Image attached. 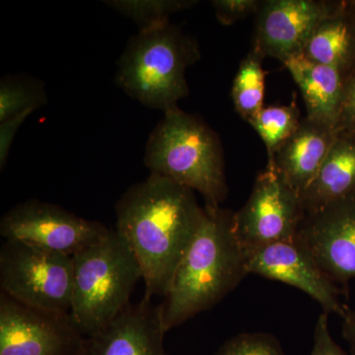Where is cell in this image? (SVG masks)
I'll use <instances>...</instances> for the list:
<instances>
[{
	"label": "cell",
	"instance_id": "1",
	"mask_svg": "<svg viewBox=\"0 0 355 355\" xmlns=\"http://www.w3.org/2000/svg\"><path fill=\"white\" fill-rule=\"evenodd\" d=\"M116 226L139 261L144 297H165L205 218L195 191L160 175L132 184L114 207Z\"/></svg>",
	"mask_w": 355,
	"mask_h": 355
},
{
	"label": "cell",
	"instance_id": "2",
	"mask_svg": "<svg viewBox=\"0 0 355 355\" xmlns=\"http://www.w3.org/2000/svg\"><path fill=\"white\" fill-rule=\"evenodd\" d=\"M205 209L202 226L161 304L166 331L214 307L248 275L246 252L233 230V212L220 207Z\"/></svg>",
	"mask_w": 355,
	"mask_h": 355
},
{
	"label": "cell",
	"instance_id": "3",
	"mask_svg": "<svg viewBox=\"0 0 355 355\" xmlns=\"http://www.w3.org/2000/svg\"><path fill=\"white\" fill-rule=\"evenodd\" d=\"M144 162L150 174L200 193L205 207L216 209L227 197L220 140L202 119L179 107L166 112L154 128Z\"/></svg>",
	"mask_w": 355,
	"mask_h": 355
},
{
	"label": "cell",
	"instance_id": "4",
	"mask_svg": "<svg viewBox=\"0 0 355 355\" xmlns=\"http://www.w3.org/2000/svg\"><path fill=\"white\" fill-rule=\"evenodd\" d=\"M200 58L197 42L176 25L139 31L121 53L116 83L147 108L166 113L189 95L187 69Z\"/></svg>",
	"mask_w": 355,
	"mask_h": 355
},
{
	"label": "cell",
	"instance_id": "5",
	"mask_svg": "<svg viewBox=\"0 0 355 355\" xmlns=\"http://www.w3.org/2000/svg\"><path fill=\"white\" fill-rule=\"evenodd\" d=\"M73 289L70 316L87 338L104 328L130 304L141 277L139 261L123 236L106 238L72 256Z\"/></svg>",
	"mask_w": 355,
	"mask_h": 355
},
{
	"label": "cell",
	"instance_id": "6",
	"mask_svg": "<svg viewBox=\"0 0 355 355\" xmlns=\"http://www.w3.org/2000/svg\"><path fill=\"white\" fill-rule=\"evenodd\" d=\"M72 289V256L16 240L2 243V293L34 309L67 314L71 310Z\"/></svg>",
	"mask_w": 355,
	"mask_h": 355
},
{
	"label": "cell",
	"instance_id": "7",
	"mask_svg": "<svg viewBox=\"0 0 355 355\" xmlns=\"http://www.w3.org/2000/svg\"><path fill=\"white\" fill-rule=\"evenodd\" d=\"M305 217L300 195L272 165L256 178L246 203L233 212L236 237L251 251L273 243L293 241Z\"/></svg>",
	"mask_w": 355,
	"mask_h": 355
},
{
	"label": "cell",
	"instance_id": "8",
	"mask_svg": "<svg viewBox=\"0 0 355 355\" xmlns=\"http://www.w3.org/2000/svg\"><path fill=\"white\" fill-rule=\"evenodd\" d=\"M110 230L101 222L87 220L39 200L18 203L0 220L4 240L30 243L69 256L102 241Z\"/></svg>",
	"mask_w": 355,
	"mask_h": 355
},
{
	"label": "cell",
	"instance_id": "9",
	"mask_svg": "<svg viewBox=\"0 0 355 355\" xmlns=\"http://www.w3.org/2000/svg\"><path fill=\"white\" fill-rule=\"evenodd\" d=\"M85 342L70 313L34 309L0 292V355H83Z\"/></svg>",
	"mask_w": 355,
	"mask_h": 355
},
{
	"label": "cell",
	"instance_id": "10",
	"mask_svg": "<svg viewBox=\"0 0 355 355\" xmlns=\"http://www.w3.org/2000/svg\"><path fill=\"white\" fill-rule=\"evenodd\" d=\"M296 240L334 282L355 279V193L305 214Z\"/></svg>",
	"mask_w": 355,
	"mask_h": 355
},
{
	"label": "cell",
	"instance_id": "11",
	"mask_svg": "<svg viewBox=\"0 0 355 355\" xmlns=\"http://www.w3.org/2000/svg\"><path fill=\"white\" fill-rule=\"evenodd\" d=\"M342 4L321 0H266L257 12L253 46L282 64L302 55L318 25Z\"/></svg>",
	"mask_w": 355,
	"mask_h": 355
},
{
	"label": "cell",
	"instance_id": "12",
	"mask_svg": "<svg viewBox=\"0 0 355 355\" xmlns=\"http://www.w3.org/2000/svg\"><path fill=\"white\" fill-rule=\"evenodd\" d=\"M248 275H258L296 287L317 301L327 314L345 316L349 308L340 302L342 291L297 241L273 243L246 252Z\"/></svg>",
	"mask_w": 355,
	"mask_h": 355
},
{
	"label": "cell",
	"instance_id": "13",
	"mask_svg": "<svg viewBox=\"0 0 355 355\" xmlns=\"http://www.w3.org/2000/svg\"><path fill=\"white\" fill-rule=\"evenodd\" d=\"M162 306L144 298L130 303L94 335L86 338L83 355H168Z\"/></svg>",
	"mask_w": 355,
	"mask_h": 355
},
{
	"label": "cell",
	"instance_id": "14",
	"mask_svg": "<svg viewBox=\"0 0 355 355\" xmlns=\"http://www.w3.org/2000/svg\"><path fill=\"white\" fill-rule=\"evenodd\" d=\"M338 132L305 116L296 132L268 159V164L301 196L316 177Z\"/></svg>",
	"mask_w": 355,
	"mask_h": 355
},
{
	"label": "cell",
	"instance_id": "15",
	"mask_svg": "<svg viewBox=\"0 0 355 355\" xmlns=\"http://www.w3.org/2000/svg\"><path fill=\"white\" fill-rule=\"evenodd\" d=\"M284 64L300 89L307 110L306 118L338 130L345 74L334 67L311 62L302 55L289 58Z\"/></svg>",
	"mask_w": 355,
	"mask_h": 355
},
{
	"label": "cell",
	"instance_id": "16",
	"mask_svg": "<svg viewBox=\"0 0 355 355\" xmlns=\"http://www.w3.org/2000/svg\"><path fill=\"white\" fill-rule=\"evenodd\" d=\"M355 193V135L338 130L330 153L300 196L305 214Z\"/></svg>",
	"mask_w": 355,
	"mask_h": 355
},
{
	"label": "cell",
	"instance_id": "17",
	"mask_svg": "<svg viewBox=\"0 0 355 355\" xmlns=\"http://www.w3.org/2000/svg\"><path fill=\"white\" fill-rule=\"evenodd\" d=\"M303 57L342 71L350 69L355 60V19L340 6L324 18L310 37Z\"/></svg>",
	"mask_w": 355,
	"mask_h": 355
},
{
	"label": "cell",
	"instance_id": "18",
	"mask_svg": "<svg viewBox=\"0 0 355 355\" xmlns=\"http://www.w3.org/2000/svg\"><path fill=\"white\" fill-rule=\"evenodd\" d=\"M263 58L265 57L261 53L251 49L240 64L233 81L231 92L233 104L236 112L247 123L253 120L265 108L266 73L261 65Z\"/></svg>",
	"mask_w": 355,
	"mask_h": 355
},
{
	"label": "cell",
	"instance_id": "19",
	"mask_svg": "<svg viewBox=\"0 0 355 355\" xmlns=\"http://www.w3.org/2000/svg\"><path fill=\"white\" fill-rule=\"evenodd\" d=\"M48 103L43 81L28 76H6L0 81V121Z\"/></svg>",
	"mask_w": 355,
	"mask_h": 355
},
{
	"label": "cell",
	"instance_id": "20",
	"mask_svg": "<svg viewBox=\"0 0 355 355\" xmlns=\"http://www.w3.org/2000/svg\"><path fill=\"white\" fill-rule=\"evenodd\" d=\"M107 6L137 23L139 31L169 24L173 14L196 6L193 0H110Z\"/></svg>",
	"mask_w": 355,
	"mask_h": 355
},
{
	"label": "cell",
	"instance_id": "21",
	"mask_svg": "<svg viewBox=\"0 0 355 355\" xmlns=\"http://www.w3.org/2000/svg\"><path fill=\"white\" fill-rule=\"evenodd\" d=\"M301 121L302 118L299 109L292 105L263 108L249 123L263 139L268 159H270L277 149L296 132Z\"/></svg>",
	"mask_w": 355,
	"mask_h": 355
},
{
	"label": "cell",
	"instance_id": "22",
	"mask_svg": "<svg viewBox=\"0 0 355 355\" xmlns=\"http://www.w3.org/2000/svg\"><path fill=\"white\" fill-rule=\"evenodd\" d=\"M216 355H286L279 340L268 333H244L233 336Z\"/></svg>",
	"mask_w": 355,
	"mask_h": 355
},
{
	"label": "cell",
	"instance_id": "23",
	"mask_svg": "<svg viewBox=\"0 0 355 355\" xmlns=\"http://www.w3.org/2000/svg\"><path fill=\"white\" fill-rule=\"evenodd\" d=\"M261 1L259 0H214V7L217 20L222 25L234 24L251 14L258 12Z\"/></svg>",
	"mask_w": 355,
	"mask_h": 355
},
{
	"label": "cell",
	"instance_id": "24",
	"mask_svg": "<svg viewBox=\"0 0 355 355\" xmlns=\"http://www.w3.org/2000/svg\"><path fill=\"white\" fill-rule=\"evenodd\" d=\"M310 355H350L334 340L329 328V314L321 313L315 326L313 347Z\"/></svg>",
	"mask_w": 355,
	"mask_h": 355
},
{
	"label": "cell",
	"instance_id": "25",
	"mask_svg": "<svg viewBox=\"0 0 355 355\" xmlns=\"http://www.w3.org/2000/svg\"><path fill=\"white\" fill-rule=\"evenodd\" d=\"M34 110H26L3 121H0V169H3L16 132Z\"/></svg>",
	"mask_w": 355,
	"mask_h": 355
},
{
	"label": "cell",
	"instance_id": "26",
	"mask_svg": "<svg viewBox=\"0 0 355 355\" xmlns=\"http://www.w3.org/2000/svg\"><path fill=\"white\" fill-rule=\"evenodd\" d=\"M338 130H345V132L355 135V72L349 79H345L342 114H340Z\"/></svg>",
	"mask_w": 355,
	"mask_h": 355
},
{
	"label": "cell",
	"instance_id": "27",
	"mask_svg": "<svg viewBox=\"0 0 355 355\" xmlns=\"http://www.w3.org/2000/svg\"><path fill=\"white\" fill-rule=\"evenodd\" d=\"M343 338L349 343L350 355H355V311H347L343 318Z\"/></svg>",
	"mask_w": 355,
	"mask_h": 355
},
{
	"label": "cell",
	"instance_id": "28",
	"mask_svg": "<svg viewBox=\"0 0 355 355\" xmlns=\"http://www.w3.org/2000/svg\"><path fill=\"white\" fill-rule=\"evenodd\" d=\"M354 19H355V17H354Z\"/></svg>",
	"mask_w": 355,
	"mask_h": 355
}]
</instances>
